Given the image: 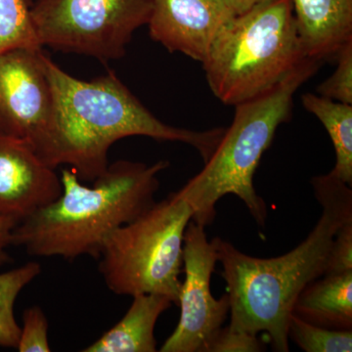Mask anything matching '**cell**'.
<instances>
[{
	"mask_svg": "<svg viewBox=\"0 0 352 352\" xmlns=\"http://www.w3.org/2000/svg\"><path fill=\"white\" fill-rule=\"evenodd\" d=\"M44 63L52 113L34 150L50 168L68 166L82 182H94L105 173L109 150L120 139L146 136L185 143L207 162L226 131V127L197 131L164 124L113 72L85 80L69 75L46 55Z\"/></svg>",
	"mask_w": 352,
	"mask_h": 352,
	"instance_id": "obj_1",
	"label": "cell"
},
{
	"mask_svg": "<svg viewBox=\"0 0 352 352\" xmlns=\"http://www.w3.org/2000/svg\"><path fill=\"white\" fill-rule=\"evenodd\" d=\"M322 215L307 239L283 256L259 258L214 238L221 276L226 283L234 330L266 333L272 349L289 351L288 327L296 298L326 274L329 254L340 227L352 220L351 186L331 175L311 179Z\"/></svg>",
	"mask_w": 352,
	"mask_h": 352,
	"instance_id": "obj_2",
	"label": "cell"
},
{
	"mask_svg": "<svg viewBox=\"0 0 352 352\" xmlns=\"http://www.w3.org/2000/svg\"><path fill=\"white\" fill-rule=\"evenodd\" d=\"M168 166L164 160L153 164L120 160L109 164L90 187L63 168L61 195L18 222L12 245L38 258L98 259L116 229L155 204L159 175Z\"/></svg>",
	"mask_w": 352,
	"mask_h": 352,
	"instance_id": "obj_3",
	"label": "cell"
},
{
	"mask_svg": "<svg viewBox=\"0 0 352 352\" xmlns=\"http://www.w3.org/2000/svg\"><path fill=\"white\" fill-rule=\"evenodd\" d=\"M322 63L307 58L279 85L251 100L234 106L235 116L203 170L176 192L193 210L192 220L204 227L217 217L222 197L237 196L259 226H265L267 207L254 185L259 162L270 147L278 127L291 118L298 88Z\"/></svg>",
	"mask_w": 352,
	"mask_h": 352,
	"instance_id": "obj_4",
	"label": "cell"
},
{
	"mask_svg": "<svg viewBox=\"0 0 352 352\" xmlns=\"http://www.w3.org/2000/svg\"><path fill=\"white\" fill-rule=\"evenodd\" d=\"M307 58L292 0H265L229 22L201 64L214 96L236 106L270 91Z\"/></svg>",
	"mask_w": 352,
	"mask_h": 352,
	"instance_id": "obj_5",
	"label": "cell"
},
{
	"mask_svg": "<svg viewBox=\"0 0 352 352\" xmlns=\"http://www.w3.org/2000/svg\"><path fill=\"white\" fill-rule=\"evenodd\" d=\"M192 217L189 204L173 192L116 229L98 258L109 289L119 296L159 294L178 305L183 239Z\"/></svg>",
	"mask_w": 352,
	"mask_h": 352,
	"instance_id": "obj_6",
	"label": "cell"
},
{
	"mask_svg": "<svg viewBox=\"0 0 352 352\" xmlns=\"http://www.w3.org/2000/svg\"><path fill=\"white\" fill-rule=\"evenodd\" d=\"M152 10L153 0H36L32 17L41 47L108 62L124 56Z\"/></svg>",
	"mask_w": 352,
	"mask_h": 352,
	"instance_id": "obj_7",
	"label": "cell"
},
{
	"mask_svg": "<svg viewBox=\"0 0 352 352\" xmlns=\"http://www.w3.org/2000/svg\"><path fill=\"white\" fill-rule=\"evenodd\" d=\"M205 228L191 220L185 230L180 319L161 352H206L230 310L227 294L217 300L210 291V279L219 259L214 238L208 241Z\"/></svg>",
	"mask_w": 352,
	"mask_h": 352,
	"instance_id": "obj_8",
	"label": "cell"
},
{
	"mask_svg": "<svg viewBox=\"0 0 352 352\" xmlns=\"http://www.w3.org/2000/svg\"><path fill=\"white\" fill-rule=\"evenodd\" d=\"M43 48L21 47L0 54V134L36 149L52 113V91Z\"/></svg>",
	"mask_w": 352,
	"mask_h": 352,
	"instance_id": "obj_9",
	"label": "cell"
},
{
	"mask_svg": "<svg viewBox=\"0 0 352 352\" xmlns=\"http://www.w3.org/2000/svg\"><path fill=\"white\" fill-rule=\"evenodd\" d=\"M238 14L227 0H153V41L203 63L219 32Z\"/></svg>",
	"mask_w": 352,
	"mask_h": 352,
	"instance_id": "obj_10",
	"label": "cell"
},
{
	"mask_svg": "<svg viewBox=\"0 0 352 352\" xmlns=\"http://www.w3.org/2000/svg\"><path fill=\"white\" fill-rule=\"evenodd\" d=\"M61 193L59 176L29 142L0 134V215L20 222Z\"/></svg>",
	"mask_w": 352,
	"mask_h": 352,
	"instance_id": "obj_11",
	"label": "cell"
},
{
	"mask_svg": "<svg viewBox=\"0 0 352 352\" xmlns=\"http://www.w3.org/2000/svg\"><path fill=\"white\" fill-rule=\"evenodd\" d=\"M303 52L323 63L335 61L352 41V0H292Z\"/></svg>",
	"mask_w": 352,
	"mask_h": 352,
	"instance_id": "obj_12",
	"label": "cell"
},
{
	"mask_svg": "<svg viewBox=\"0 0 352 352\" xmlns=\"http://www.w3.org/2000/svg\"><path fill=\"white\" fill-rule=\"evenodd\" d=\"M133 300L124 316L83 352H155V327L157 319L173 302L159 294L132 296Z\"/></svg>",
	"mask_w": 352,
	"mask_h": 352,
	"instance_id": "obj_13",
	"label": "cell"
},
{
	"mask_svg": "<svg viewBox=\"0 0 352 352\" xmlns=\"http://www.w3.org/2000/svg\"><path fill=\"white\" fill-rule=\"evenodd\" d=\"M323 277L300 292L292 314L320 327L351 330L352 270Z\"/></svg>",
	"mask_w": 352,
	"mask_h": 352,
	"instance_id": "obj_14",
	"label": "cell"
},
{
	"mask_svg": "<svg viewBox=\"0 0 352 352\" xmlns=\"http://www.w3.org/2000/svg\"><path fill=\"white\" fill-rule=\"evenodd\" d=\"M302 103L307 112L320 120L332 140L336 164L331 175L351 186L352 105L311 92L302 95Z\"/></svg>",
	"mask_w": 352,
	"mask_h": 352,
	"instance_id": "obj_15",
	"label": "cell"
},
{
	"mask_svg": "<svg viewBox=\"0 0 352 352\" xmlns=\"http://www.w3.org/2000/svg\"><path fill=\"white\" fill-rule=\"evenodd\" d=\"M41 273V264L31 261L0 274V347L17 349L21 328L14 315V305L23 289Z\"/></svg>",
	"mask_w": 352,
	"mask_h": 352,
	"instance_id": "obj_16",
	"label": "cell"
},
{
	"mask_svg": "<svg viewBox=\"0 0 352 352\" xmlns=\"http://www.w3.org/2000/svg\"><path fill=\"white\" fill-rule=\"evenodd\" d=\"M31 0H0V54L15 48H43L32 17Z\"/></svg>",
	"mask_w": 352,
	"mask_h": 352,
	"instance_id": "obj_17",
	"label": "cell"
},
{
	"mask_svg": "<svg viewBox=\"0 0 352 352\" xmlns=\"http://www.w3.org/2000/svg\"><path fill=\"white\" fill-rule=\"evenodd\" d=\"M292 339L307 352H351L352 331L333 330L314 325L291 314L288 327Z\"/></svg>",
	"mask_w": 352,
	"mask_h": 352,
	"instance_id": "obj_18",
	"label": "cell"
},
{
	"mask_svg": "<svg viewBox=\"0 0 352 352\" xmlns=\"http://www.w3.org/2000/svg\"><path fill=\"white\" fill-rule=\"evenodd\" d=\"M335 61L337 68L330 78L317 87V94L352 105V41L342 46Z\"/></svg>",
	"mask_w": 352,
	"mask_h": 352,
	"instance_id": "obj_19",
	"label": "cell"
},
{
	"mask_svg": "<svg viewBox=\"0 0 352 352\" xmlns=\"http://www.w3.org/2000/svg\"><path fill=\"white\" fill-rule=\"evenodd\" d=\"M48 321L39 307L27 308L23 314L17 349L20 352H50Z\"/></svg>",
	"mask_w": 352,
	"mask_h": 352,
	"instance_id": "obj_20",
	"label": "cell"
},
{
	"mask_svg": "<svg viewBox=\"0 0 352 352\" xmlns=\"http://www.w3.org/2000/svg\"><path fill=\"white\" fill-rule=\"evenodd\" d=\"M264 349L256 336L227 326L215 333L206 352H259Z\"/></svg>",
	"mask_w": 352,
	"mask_h": 352,
	"instance_id": "obj_21",
	"label": "cell"
},
{
	"mask_svg": "<svg viewBox=\"0 0 352 352\" xmlns=\"http://www.w3.org/2000/svg\"><path fill=\"white\" fill-rule=\"evenodd\" d=\"M352 270V220L340 227L333 237L325 275Z\"/></svg>",
	"mask_w": 352,
	"mask_h": 352,
	"instance_id": "obj_22",
	"label": "cell"
},
{
	"mask_svg": "<svg viewBox=\"0 0 352 352\" xmlns=\"http://www.w3.org/2000/svg\"><path fill=\"white\" fill-rule=\"evenodd\" d=\"M18 220L13 217L0 215V266L11 261L7 249L12 245L13 230L18 224Z\"/></svg>",
	"mask_w": 352,
	"mask_h": 352,
	"instance_id": "obj_23",
	"label": "cell"
},
{
	"mask_svg": "<svg viewBox=\"0 0 352 352\" xmlns=\"http://www.w3.org/2000/svg\"><path fill=\"white\" fill-rule=\"evenodd\" d=\"M227 1L233 7L236 13L240 15V14L245 12L252 7L261 3V2L265 1V0H227Z\"/></svg>",
	"mask_w": 352,
	"mask_h": 352,
	"instance_id": "obj_24",
	"label": "cell"
}]
</instances>
